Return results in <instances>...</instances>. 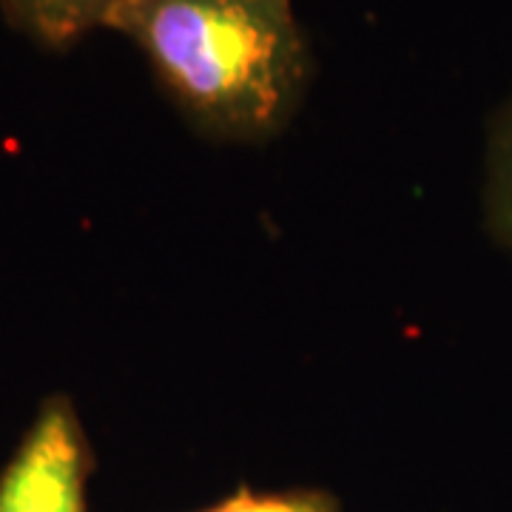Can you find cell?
<instances>
[{"label": "cell", "mask_w": 512, "mask_h": 512, "mask_svg": "<svg viewBox=\"0 0 512 512\" xmlns=\"http://www.w3.org/2000/svg\"><path fill=\"white\" fill-rule=\"evenodd\" d=\"M134 0H0L12 29L43 49H69L97 29H114Z\"/></svg>", "instance_id": "3"}, {"label": "cell", "mask_w": 512, "mask_h": 512, "mask_svg": "<svg viewBox=\"0 0 512 512\" xmlns=\"http://www.w3.org/2000/svg\"><path fill=\"white\" fill-rule=\"evenodd\" d=\"M89 473L92 450L72 399L52 396L0 473V512H89Z\"/></svg>", "instance_id": "2"}, {"label": "cell", "mask_w": 512, "mask_h": 512, "mask_svg": "<svg viewBox=\"0 0 512 512\" xmlns=\"http://www.w3.org/2000/svg\"><path fill=\"white\" fill-rule=\"evenodd\" d=\"M185 123L217 143H262L293 120L311 55L291 0H134L114 23Z\"/></svg>", "instance_id": "1"}, {"label": "cell", "mask_w": 512, "mask_h": 512, "mask_svg": "<svg viewBox=\"0 0 512 512\" xmlns=\"http://www.w3.org/2000/svg\"><path fill=\"white\" fill-rule=\"evenodd\" d=\"M200 512H339V501L322 490H282V493L239 490L231 498Z\"/></svg>", "instance_id": "5"}, {"label": "cell", "mask_w": 512, "mask_h": 512, "mask_svg": "<svg viewBox=\"0 0 512 512\" xmlns=\"http://www.w3.org/2000/svg\"><path fill=\"white\" fill-rule=\"evenodd\" d=\"M487 217L495 237L512 248V97L495 117L493 137H490Z\"/></svg>", "instance_id": "4"}]
</instances>
